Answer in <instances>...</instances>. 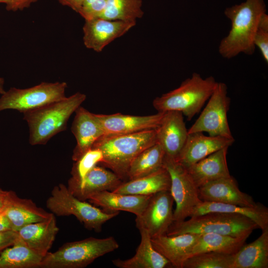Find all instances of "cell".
Instances as JSON below:
<instances>
[{
  "mask_svg": "<svg viewBox=\"0 0 268 268\" xmlns=\"http://www.w3.org/2000/svg\"><path fill=\"white\" fill-rule=\"evenodd\" d=\"M79 92L40 108L25 112L28 125L29 142L32 145L45 144L54 135L66 130L68 120L85 100Z\"/></svg>",
  "mask_w": 268,
  "mask_h": 268,
  "instance_id": "7a4b0ae2",
  "label": "cell"
},
{
  "mask_svg": "<svg viewBox=\"0 0 268 268\" xmlns=\"http://www.w3.org/2000/svg\"><path fill=\"white\" fill-rule=\"evenodd\" d=\"M210 212L242 214L253 220L262 230L268 228V208L259 202L255 206L247 207L202 201L195 208L190 217Z\"/></svg>",
  "mask_w": 268,
  "mask_h": 268,
  "instance_id": "4316f807",
  "label": "cell"
},
{
  "mask_svg": "<svg viewBox=\"0 0 268 268\" xmlns=\"http://www.w3.org/2000/svg\"><path fill=\"white\" fill-rule=\"evenodd\" d=\"M135 23L101 17L85 20L82 28L83 44L87 49L100 52L112 41L128 32Z\"/></svg>",
  "mask_w": 268,
  "mask_h": 268,
  "instance_id": "7c38bea8",
  "label": "cell"
},
{
  "mask_svg": "<svg viewBox=\"0 0 268 268\" xmlns=\"http://www.w3.org/2000/svg\"><path fill=\"white\" fill-rule=\"evenodd\" d=\"M199 196L203 201L253 207L258 203L248 194L242 192L232 176L208 182L198 188Z\"/></svg>",
  "mask_w": 268,
  "mask_h": 268,
  "instance_id": "5bb4252c",
  "label": "cell"
},
{
  "mask_svg": "<svg viewBox=\"0 0 268 268\" xmlns=\"http://www.w3.org/2000/svg\"><path fill=\"white\" fill-rule=\"evenodd\" d=\"M156 129L130 134L103 135L92 147L101 151L103 156L102 165L122 180H126L129 168L134 158L157 142Z\"/></svg>",
  "mask_w": 268,
  "mask_h": 268,
  "instance_id": "3957f363",
  "label": "cell"
},
{
  "mask_svg": "<svg viewBox=\"0 0 268 268\" xmlns=\"http://www.w3.org/2000/svg\"><path fill=\"white\" fill-rule=\"evenodd\" d=\"M75 113L71 128L76 140L72 155L74 162L92 148L94 143L104 135L102 127L95 114L81 106Z\"/></svg>",
  "mask_w": 268,
  "mask_h": 268,
  "instance_id": "ac0fdd59",
  "label": "cell"
},
{
  "mask_svg": "<svg viewBox=\"0 0 268 268\" xmlns=\"http://www.w3.org/2000/svg\"><path fill=\"white\" fill-rule=\"evenodd\" d=\"M190 218L173 222L166 235L212 233L247 239L254 230L259 228L251 219L237 213L210 212Z\"/></svg>",
  "mask_w": 268,
  "mask_h": 268,
  "instance_id": "5b68a950",
  "label": "cell"
},
{
  "mask_svg": "<svg viewBox=\"0 0 268 268\" xmlns=\"http://www.w3.org/2000/svg\"><path fill=\"white\" fill-rule=\"evenodd\" d=\"M13 230L10 222L3 211L0 212V231Z\"/></svg>",
  "mask_w": 268,
  "mask_h": 268,
  "instance_id": "f35d334b",
  "label": "cell"
},
{
  "mask_svg": "<svg viewBox=\"0 0 268 268\" xmlns=\"http://www.w3.org/2000/svg\"><path fill=\"white\" fill-rule=\"evenodd\" d=\"M4 79L2 77H0V94H3L5 90L4 89Z\"/></svg>",
  "mask_w": 268,
  "mask_h": 268,
  "instance_id": "60d3db41",
  "label": "cell"
},
{
  "mask_svg": "<svg viewBox=\"0 0 268 268\" xmlns=\"http://www.w3.org/2000/svg\"><path fill=\"white\" fill-rule=\"evenodd\" d=\"M268 268V228L253 242L244 244L234 255L231 268Z\"/></svg>",
  "mask_w": 268,
  "mask_h": 268,
  "instance_id": "484cf974",
  "label": "cell"
},
{
  "mask_svg": "<svg viewBox=\"0 0 268 268\" xmlns=\"http://www.w3.org/2000/svg\"><path fill=\"white\" fill-rule=\"evenodd\" d=\"M217 83L212 76L203 78L194 72L177 88L156 97L153 106L158 112H180L190 121L208 100Z\"/></svg>",
  "mask_w": 268,
  "mask_h": 268,
  "instance_id": "277c9868",
  "label": "cell"
},
{
  "mask_svg": "<svg viewBox=\"0 0 268 268\" xmlns=\"http://www.w3.org/2000/svg\"><path fill=\"white\" fill-rule=\"evenodd\" d=\"M199 235L192 233L173 236L165 234L151 238V241L154 249L169 261L172 267L183 268Z\"/></svg>",
  "mask_w": 268,
  "mask_h": 268,
  "instance_id": "ffe728a7",
  "label": "cell"
},
{
  "mask_svg": "<svg viewBox=\"0 0 268 268\" xmlns=\"http://www.w3.org/2000/svg\"><path fill=\"white\" fill-rule=\"evenodd\" d=\"M254 45L260 50L262 56L266 62L268 63V30L258 29L254 38Z\"/></svg>",
  "mask_w": 268,
  "mask_h": 268,
  "instance_id": "e575fe53",
  "label": "cell"
},
{
  "mask_svg": "<svg viewBox=\"0 0 268 268\" xmlns=\"http://www.w3.org/2000/svg\"><path fill=\"white\" fill-rule=\"evenodd\" d=\"M140 234V242L135 255L127 260L117 259L112 263L119 268H166L172 265L164 257L153 247L151 237L143 229H138Z\"/></svg>",
  "mask_w": 268,
  "mask_h": 268,
  "instance_id": "cb8c5ba5",
  "label": "cell"
},
{
  "mask_svg": "<svg viewBox=\"0 0 268 268\" xmlns=\"http://www.w3.org/2000/svg\"><path fill=\"white\" fill-rule=\"evenodd\" d=\"M234 141V137L206 135L201 132L188 133L175 159L187 168L221 148L229 147Z\"/></svg>",
  "mask_w": 268,
  "mask_h": 268,
  "instance_id": "2e32d148",
  "label": "cell"
},
{
  "mask_svg": "<svg viewBox=\"0 0 268 268\" xmlns=\"http://www.w3.org/2000/svg\"><path fill=\"white\" fill-rule=\"evenodd\" d=\"M3 212L15 231L27 224L46 220L52 214L38 207L31 200L19 197L12 191Z\"/></svg>",
  "mask_w": 268,
  "mask_h": 268,
  "instance_id": "7402d4cb",
  "label": "cell"
},
{
  "mask_svg": "<svg viewBox=\"0 0 268 268\" xmlns=\"http://www.w3.org/2000/svg\"><path fill=\"white\" fill-rule=\"evenodd\" d=\"M59 230L55 214L52 213L46 220L27 224L17 230V242L44 257L52 247Z\"/></svg>",
  "mask_w": 268,
  "mask_h": 268,
  "instance_id": "d6986e66",
  "label": "cell"
},
{
  "mask_svg": "<svg viewBox=\"0 0 268 268\" xmlns=\"http://www.w3.org/2000/svg\"><path fill=\"white\" fill-rule=\"evenodd\" d=\"M108 0H83L78 14L84 19L89 20L100 16Z\"/></svg>",
  "mask_w": 268,
  "mask_h": 268,
  "instance_id": "836d02e7",
  "label": "cell"
},
{
  "mask_svg": "<svg viewBox=\"0 0 268 268\" xmlns=\"http://www.w3.org/2000/svg\"><path fill=\"white\" fill-rule=\"evenodd\" d=\"M232 261V255L205 252L188 258L183 268H231Z\"/></svg>",
  "mask_w": 268,
  "mask_h": 268,
  "instance_id": "1f68e13d",
  "label": "cell"
},
{
  "mask_svg": "<svg viewBox=\"0 0 268 268\" xmlns=\"http://www.w3.org/2000/svg\"><path fill=\"white\" fill-rule=\"evenodd\" d=\"M38 0H0V4H4L7 11H21L29 7Z\"/></svg>",
  "mask_w": 268,
  "mask_h": 268,
  "instance_id": "d590c367",
  "label": "cell"
},
{
  "mask_svg": "<svg viewBox=\"0 0 268 268\" xmlns=\"http://www.w3.org/2000/svg\"><path fill=\"white\" fill-rule=\"evenodd\" d=\"M119 247V243L112 236L104 238L90 237L79 241L67 242L56 251L49 252L43 257L39 268H84Z\"/></svg>",
  "mask_w": 268,
  "mask_h": 268,
  "instance_id": "8992f818",
  "label": "cell"
},
{
  "mask_svg": "<svg viewBox=\"0 0 268 268\" xmlns=\"http://www.w3.org/2000/svg\"><path fill=\"white\" fill-rule=\"evenodd\" d=\"M163 166L170 175V192L176 203L173 222L182 221L190 217L195 208L202 201L198 188L186 168L175 159L165 154Z\"/></svg>",
  "mask_w": 268,
  "mask_h": 268,
  "instance_id": "9c48e42d",
  "label": "cell"
},
{
  "mask_svg": "<svg viewBox=\"0 0 268 268\" xmlns=\"http://www.w3.org/2000/svg\"><path fill=\"white\" fill-rule=\"evenodd\" d=\"M174 202L170 191L152 195L142 213L136 217V227L146 230L151 238L166 234L173 222Z\"/></svg>",
  "mask_w": 268,
  "mask_h": 268,
  "instance_id": "8fae6325",
  "label": "cell"
},
{
  "mask_svg": "<svg viewBox=\"0 0 268 268\" xmlns=\"http://www.w3.org/2000/svg\"><path fill=\"white\" fill-rule=\"evenodd\" d=\"M17 234L15 231H0V252L14 245L17 242Z\"/></svg>",
  "mask_w": 268,
  "mask_h": 268,
  "instance_id": "8d00e7d4",
  "label": "cell"
},
{
  "mask_svg": "<svg viewBox=\"0 0 268 268\" xmlns=\"http://www.w3.org/2000/svg\"><path fill=\"white\" fill-rule=\"evenodd\" d=\"M156 130L157 142L163 148L165 155L176 159L188 135L183 115L176 111L165 112Z\"/></svg>",
  "mask_w": 268,
  "mask_h": 268,
  "instance_id": "e0dca14e",
  "label": "cell"
},
{
  "mask_svg": "<svg viewBox=\"0 0 268 268\" xmlns=\"http://www.w3.org/2000/svg\"><path fill=\"white\" fill-rule=\"evenodd\" d=\"M61 5L67 6L73 11L79 12L83 0H56Z\"/></svg>",
  "mask_w": 268,
  "mask_h": 268,
  "instance_id": "74e56055",
  "label": "cell"
},
{
  "mask_svg": "<svg viewBox=\"0 0 268 268\" xmlns=\"http://www.w3.org/2000/svg\"><path fill=\"white\" fill-rule=\"evenodd\" d=\"M11 191H5L0 189V212L3 211L5 208L10 196Z\"/></svg>",
  "mask_w": 268,
  "mask_h": 268,
  "instance_id": "ab89813d",
  "label": "cell"
},
{
  "mask_svg": "<svg viewBox=\"0 0 268 268\" xmlns=\"http://www.w3.org/2000/svg\"><path fill=\"white\" fill-rule=\"evenodd\" d=\"M46 206L58 216H74L84 227L96 232L103 225L116 216L119 211L108 212L74 197L63 184L55 186L46 201Z\"/></svg>",
  "mask_w": 268,
  "mask_h": 268,
  "instance_id": "52a82bcc",
  "label": "cell"
},
{
  "mask_svg": "<svg viewBox=\"0 0 268 268\" xmlns=\"http://www.w3.org/2000/svg\"><path fill=\"white\" fill-rule=\"evenodd\" d=\"M141 0H108L98 17L110 20L136 22L143 15Z\"/></svg>",
  "mask_w": 268,
  "mask_h": 268,
  "instance_id": "4dcf8cb0",
  "label": "cell"
},
{
  "mask_svg": "<svg viewBox=\"0 0 268 268\" xmlns=\"http://www.w3.org/2000/svg\"><path fill=\"white\" fill-rule=\"evenodd\" d=\"M151 196L122 194L104 191L91 196L88 200L102 207L105 211H125L138 216L143 211Z\"/></svg>",
  "mask_w": 268,
  "mask_h": 268,
  "instance_id": "603a6c76",
  "label": "cell"
},
{
  "mask_svg": "<svg viewBox=\"0 0 268 268\" xmlns=\"http://www.w3.org/2000/svg\"><path fill=\"white\" fill-rule=\"evenodd\" d=\"M247 239L212 233L199 234L189 257L211 252L234 255L245 244Z\"/></svg>",
  "mask_w": 268,
  "mask_h": 268,
  "instance_id": "83f0119b",
  "label": "cell"
},
{
  "mask_svg": "<svg viewBox=\"0 0 268 268\" xmlns=\"http://www.w3.org/2000/svg\"><path fill=\"white\" fill-rule=\"evenodd\" d=\"M225 147L186 168L198 188L220 178L230 176Z\"/></svg>",
  "mask_w": 268,
  "mask_h": 268,
  "instance_id": "44dd1931",
  "label": "cell"
},
{
  "mask_svg": "<svg viewBox=\"0 0 268 268\" xmlns=\"http://www.w3.org/2000/svg\"><path fill=\"white\" fill-rule=\"evenodd\" d=\"M103 154L100 150L92 147L75 161L72 167L71 178L79 179L103 161Z\"/></svg>",
  "mask_w": 268,
  "mask_h": 268,
  "instance_id": "d6a6232c",
  "label": "cell"
},
{
  "mask_svg": "<svg viewBox=\"0 0 268 268\" xmlns=\"http://www.w3.org/2000/svg\"><path fill=\"white\" fill-rule=\"evenodd\" d=\"M123 180L114 172L95 166L82 178L68 181L67 189L76 198L85 201L92 195L104 191H113Z\"/></svg>",
  "mask_w": 268,
  "mask_h": 268,
  "instance_id": "9a60e30c",
  "label": "cell"
},
{
  "mask_svg": "<svg viewBox=\"0 0 268 268\" xmlns=\"http://www.w3.org/2000/svg\"><path fill=\"white\" fill-rule=\"evenodd\" d=\"M165 112L147 116H134L115 113L95 114L104 132V135L133 134L157 129Z\"/></svg>",
  "mask_w": 268,
  "mask_h": 268,
  "instance_id": "4fadbf2b",
  "label": "cell"
},
{
  "mask_svg": "<svg viewBox=\"0 0 268 268\" xmlns=\"http://www.w3.org/2000/svg\"><path fill=\"white\" fill-rule=\"evenodd\" d=\"M227 85L217 82L199 118L188 130V133L205 132L209 135L233 138L227 119L230 105Z\"/></svg>",
  "mask_w": 268,
  "mask_h": 268,
  "instance_id": "30bf717a",
  "label": "cell"
},
{
  "mask_svg": "<svg viewBox=\"0 0 268 268\" xmlns=\"http://www.w3.org/2000/svg\"><path fill=\"white\" fill-rule=\"evenodd\" d=\"M66 82H42L33 87H11L0 97V111L15 110L21 113L32 111L61 100L65 97Z\"/></svg>",
  "mask_w": 268,
  "mask_h": 268,
  "instance_id": "ba28073f",
  "label": "cell"
},
{
  "mask_svg": "<svg viewBox=\"0 0 268 268\" xmlns=\"http://www.w3.org/2000/svg\"><path fill=\"white\" fill-rule=\"evenodd\" d=\"M170 177L163 167L150 174L123 182L112 192L122 194L148 196L170 191Z\"/></svg>",
  "mask_w": 268,
  "mask_h": 268,
  "instance_id": "d4e9b609",
  "label": "cell"
},
{
  "mask_svg": "<svg viewBox=\"0 0 268 268\" xmlns=\"http://www.w3.org/2000/svg\"><path fill=\"white\" fill-rule=\"evenodd\" d=\"M266 10L264 0H245L225 9L224 14L231 21V26L218 47L221 57L231 59L241 53L248 55L254 53L255 36L260 18Z\"/></svg>",
  "mask_w": 268,
  "mask_h": 268,
  "instance_id": "6da1fadb",
  "label": "cell"
},
{
  "mask_svg": "<svg viewBox=\"0 0 268 268\" xmlns=\"http://www.w3.org/2000/svg\"><path fill=\"white\" fill-rule=\"evenodd\" d=\"M165 152L162 147L155 143L139 153L129 168L128 179L132 180L152 173L163 167Z\"/></svg>",
  "mask_w": 268,
  "mask_h": 268,
  "instance_id": "f1b7e54d",
  "label": "cell"
},
{
  "mask_svg": "<svg viewBox=\"0 0 268 268\" xmlns=\"http://www.w3.org/2000/svg\"><path fill=\"white\" fill-rule=\"evenodd\" d=\"M43 257L17 242L1 251L0 268H39Z\"/></svg>",
  "mask_w": 268,
  "mask_h": 268,
  "instance_id": "f546056e",
  "label": "cell"
}]
</instances>
